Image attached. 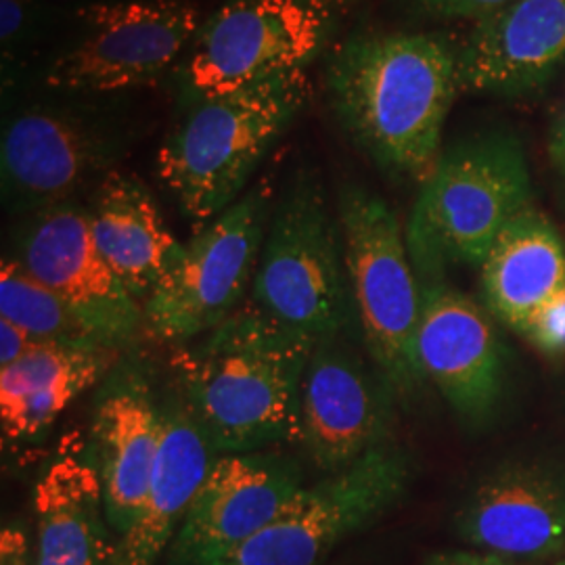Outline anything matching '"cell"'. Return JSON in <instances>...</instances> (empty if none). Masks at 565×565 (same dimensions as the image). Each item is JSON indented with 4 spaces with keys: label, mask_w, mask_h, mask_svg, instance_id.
Listing matches in <instances>:
<instances>
[{
    "label": "cell",
    "mask_w": 565,
    "mask_h": 565,
    "mask_svg": "<svg viewBox=\"0 0 565 565\" xmlns=\"http://www.w3.org/2000/svg\"><path fill=\"white\" fill-rule=\"evenodd\" d=\"M551 153H565V114L562 120L557 121V126L553 128L551 135Z\"/></svg>",
    "instance_id": "obj_30"
},
{
    "label": "cell",
    "mask_w": 565,
    "mask_h": 565,
    "mask_svg": "<svg viewBox=\"0 0 565 565\" xmlns=\"http://www.w3.org/2000/svg\"><path fill=\"white\" fill-rule=\"evenodd\" d=\"M275 202V184L263 179L184 243L179 263L142 303L153 338L170 345L193 342L242 308Z\"/></svg>",
    "instance_id": "obj_8"
},
{
    "label": "cell",
    "mask_w": 565,
    "mask_h": 565,
    "mask_svg": "<svg viewBox=\"0 0 565 565\" xmlns=\"http://www.w3.org/2000/svg\"><path fill=\"white\" fill-rule=\"evenodd\" d=\"M329 2H335V0H329Z\"/></svg>",
    "instance_id": "obj_33"
},
{
    "label": "cell",
    "mask_w": 565,
    "mask_h": 565,
    "mask_svg": "<svg viewBox=\"0 0 565 565\" xmlns=\"http://www.w3.org/2000/svg\"><path fill=\"white\" fill-rule=\"evenodd\" d=\"M315 345L254 302L198 340L172 345L177 390L216 455L298 443L300 392Z\"/></svg>",
    "instance_id": "obj_2"
},
{
    "label": "cell",
    "mask_w": 565,
    "mask_h": 565,
    "mask_svg": "<svg viewBox=\"0 0 565 565\" xmlns=\"http://www.w3.org/2000/svg\"><path fill=\"white\" fill-rule=\"evenodd\" d=\"M121 352L39 342L0 369V427L7 443H30L86 390L102 384Z\"/></svg>",
    "instance_id": "obj_22"
},
{
    "label": "cell",
    "mask_w": 565,
    "mask_h": 565,
    "mask_svg": "<svg viewBox=\"0 0 565 565\" xmlns=\"http://www.w3.org/2000/svg\"><path fill=\"white\" fill-rule=\"evenodd\" d=\"M0 317L20 324L36 342L114 350L74 306L34 279L11 256L2 258L0 264Z\"/></svg>",
    "instance_id": "obj_24"
},
{
    "label": "cell",
    "mask_w": 565,
    "mask_h": 565,
    "mask_svg": "<svg viewBox=\"0 0 565 565\" xmlns=\"http://www.w3.org/2000/svg\"><path fill=\"white\" fill-rule=\"evenodd\" d=\"M338 221L369 356L394 394L411 398L425 382L415 350L422 289L401 218L382 195L345 182L338 193Z\"/></svg>",
    "instance_id": "obj_6"
},
{
    "label": "cell",
    "mask_w": 565,
    "mask_h": 565,
    "mask_svg": "<svg viewBox=\"0 0 565 565\" xmlns=\"http://www.w3.org/2000/svg\"><path fill=\"white\" fill-rule=\"evenodd\" d=\"M34 565H109L116 545L93 457L65 455L49 465L34 488Z\"/></svg>",
    "instance_id": "obj_23"
},
{
    "label": "cell",
    "mask_w": 565,
    "mask_h": 565,
    "mask_svg": "<svg viewBox=\"0 0 565 565\" xmlns=\"http://www.w3.org/2000/svg\"><path fill=\"white\" fill-rule=\"evenodd\" d=\"M162 411V445L147 494L135 524L116 543L109 565L158 564L218 457L179 390L163 398Z\"/></svg>",
    "instance_id": "obj_20"
},
{
    "label": "cell",
    "mask_w": 565,
    "mask_h": 565,
    "mask_svg": "<svg viewBox=\"0 0 565 565\" xmlns=\"http://www.w3.org/2000/svg\"><path fill=\"white\" fill-rule=\"evenodd\" d=\"M465 543L492 555L541 559L565 546V471L509 461L484 476L457 515Z\"/></svg>",
    "instance_id": "obj_18"
},
{
    "label": "cell",
    "mask_w": 565,
    "mask_h": 565,
    "mask_svg": "<svg viewBox=\"0 0 565 565\" xmlns=\"http://www.w3.org/2000/svg\"><path fill=\"white\" fill-rule=\"evenodd\" d=\"M422 315L417 361L467 425L480 427L497 413L505 392L507 350L490 312L446 277L419 279Z\"/></svg>",
    "instance_id": "obj_14"
},
{
    "label": "cell",
    "mask_w": 565,
    "mask_h": 565,
    "mask_svg": "<svg viewBox=\"0 0 565 565\" xmlns=\"http://www.w3.org/2000/svg\"><path fill=\"white\" fill-rule=\"evenodd\" d=\"M11 258L74 306L114 350L126 352L149 333L145 306L103 258L81 205L60 203L25 216Z\"/></svg>",
    "instance_id": "obj_12"
},
{
    "label": "cell",
    "mask_w": 565,
    "mask_h": 565,
    "mask_svg": "<svg viewBox=\"0 0 565 565\" xmlns=\"http://www.w3.org/2000/svg\"><path fill=\"white\" fill-rule=\"evenodd\" d=\"M565 60V0H518L476 21L459 46L461 93L524 95Z\"/></svg>",
    "instance_id": "obj_19"
},
{
    "label": "cell",
    "mask_w": 565,
    "mask_h": 565,
    "mask_svg": "<svg viewBox=\"0 0 565 565\" xmlns=\"http://www.w3.org/2000/svg\"><path fill=\"white\" fill-rule=\"evenodd\" d=\"M425 565H505L499 555L492 553H465L452 551L429 559Z\"/></svg>",
    "instance_id": "obj_29"
},
{
    "label": "cell",
    "mask_w": 565,
    "mask_h": 565,
    "mask_svg": "<svg viewBox=\"0 0 565 565\" xmlns=\"http://www.w3.org/2000/svg\"><path fill=\"white\" fill-rule=\"evenodd\" d=\"M249 302L317 342L352 321L340 221L310 166L289 177L275 202Z\"/></svg>",
    "instance_id": "obj_5"
},
{
    "label": "cell",
    "mask_w": 565,
    "mask_h": 565,
    "mask_svg": "<svg viewBox=\"0 0 565 565\" xmlns=\"http://www.w3.org/2000/svg\"><path fill=\"white\" fill-rule=\"evenodd\" d=\"M84 34L49 63L44 86L61 93H118L163 76L195 41L202 13L186 0H121L78 11Z\"/></svg>",
    "instance_id": "obj_9"
},
{
    "label": "cell",
    "mask_w": 565,
    "mask_h": 565,
    "mask_svg": "<svg viewBox=\"0 0 565 565\" xmlns=\"http://www.w3.org/2000/svg\"><path fill=\"white\" fill-rule=\"evenodd\" d=\"M553 156V162L559 168V172L564 174L565 179V153H551Z\"/></svg>",
    "instance_id": "obj_31"
},
{
    "label": "cell",
    "mask_w": 565,
    "mask_h": 565,
    "mask_svg": "<svg viewBox=\"0 0 565 565\" xmlns=\"http://www.w3.org/2000/svg\"><path fill=\"white\" fill-rule=\"evenodd\" d=\"M0 565H34L30 559V543L20 527L7 525L0 532Z\"/></svg>",
    "instance_id": "obj_28"
},
{
    "label": "cell",
    "mask_w": 565,
    "mask_h": 565,
    "mask_svg": "<svg viewBox=\"0 0 565 565\" xmlns=\"http://www.w3.org/2000/svg\"><path fill=\"white\" fill-rule=\"evenodd\" d=\"M557 565H565V562H559V564H557Z\"/></svg>",
    "instance_id": "obj_32"
},
{
    "label": "cell",
    "mask_w": 565,
    "mask_h": 565,
    "mask_svg": "<svg viewBox=\"0 0 565 565\" xmlns=\"http://www.w3.org/2000/svg\"><path fill=\"white\" fill-rule=\"evenodd\" d=\"M36 0H0V53H2V82L13 78L15 63L32 41L36 30Z\"/></svg>",
    "instance_id": "obj_25"
},
{
    "label": "cell",
    "mask_w": 565,
    "mask_h": 565,
    "mask_svg": "<svg viewBox=\"0 0 565 565\" xmlns=\"http://www.w3.org/2000/svg\"><path fill=\"white\" fill-rule=\"evenodd\" d=\"M88 216L103 258L130 294L147 302L184 247L163 221L153 193L137 177L111 170L99 181Z\"/></svg>",
    "instance_id": "obj_21"
},
{
    "label": "cell",
    "mask_w": 565,
    "mask_h": 565,
    "mask_svg": "<svg viewBox=\"0 0 565 565\" xmlns=\"http://www.w3.org/2000/svg\"><path fill=\"white\" fill-rule=\"evenodd\" d=\"M532 203L530 168L513 135L452 145L422 184L406 226L417 279L446 277L450 264L482 266L507 224Z\"/></svg>",
    "instance_id": "obj_4"
},
{
    "label": "cell",
    "mask_w": 565,
    "mask_h": 565,
    "mask_svg": "<svg viewBox=\"0 0 565 565\" xmlns=\"http://www.w3.org/2000/svg\"><path fill=\"white\" fill-rule=\"evenodd\" d=\"M126 128L99 109L39 103L2 128L0 177L9 212L30 216L67 203L126 149Z\"/></svg>",
    "instance_id": "obj_11"
},
{
    "label": "cell",
    "mask_w": 565,
    "mask_h": 565,
    "mask_svg": "<svg viewBox=\"0 0 565 565\" xmlns=\"http://www.w3.org/2000/svg\"><path fill=\"white\" fill-rule=\"evenodd\" d=\"M324 95L345 137L380 170L424 184L443 156L459 49L443 36L356 34L324 63Z\"/></svg>",
    "instance_id": "obj_1"
},
{
    "label": "cell",
    "mask_w": 565,
    "mask_h": 565,
    "mask_svg": "<svg viewBox=\"0 0 565 565\" xmlns=\"http://www.w3.org/2000/svg\"><path fill=\"white\" fill-rule=\"evenodd\" d=\"M394 390L348 340V331L319 340L303 373L298 443L324 476L340 473L390 443Z\"/></svg>",
    "instance_id": "obj_13"
},
{
    "label": "cell",
    "mask_w": 565,
    "mask_h": 565,
    "mask_svg": "<svg viewBox=\"0 0 565 565\" xmlns=\"http://www.w3.org/2000/svg\"><path fill=\"white\" fill-rule=\"evenodd\" d=\"M302 488L300 463L275 448L218 455L168 546V562L221 559L270 524Z\"/></svg>",
    "instance_id": "obj_15"
},
{
    "label": "cell",
    "mask_w": 565,
    "mask_h": 565,
    "mask_svg": "<svg viewBox=\"0 0 565 565\" xmlns=\"http://www.w3.org/2000/svg\"><path fill=\"white\" fill-rule=\"evenodd\" d=\"M93 415V463L107 524L126 534L135 524L162 445V401L139 364L118 363L99 384Z\"/></svg>",
    "instance_id": "obj_17"
},
{
    "label": "cell",
    "mask_w": 565,
    "mask_h": 565,
    "mask_svg": "<svg viewBox=\"0 0 565 565\" xmlns=\"http://www.w3.org/2000/svg\"><path fill=\"white\" fill-rule=\"evenodd\" d=\"M36 343L39 342L25 329H21L20 324L0 317V369L20 361Z\"/></svg>",
    "instance_id": "obj_27"
},
{
    "label": "cell",
    "mask_w": 565,
    "mask_h": 565,
    "mask_svg": "<svg viewBox=\"0 0 565 565\" xmlns=\"http://www.w3.org/2000/svg\"><path fill=\"white\" fill-rule=\"evenodd\" d=\"M312 95L306 67L181 109L158 151V177L195 231L243 198L270 147Z\"/></svg>",
    "instance_id": "obj_3"
},
{
    "label": "cell",
    "mask_w": 565,
    "mask_h": 565,
    "mask_svg": "<svg viewBox=\"0 0 565 565\" xmlns=\"http://www.w3.org/2000/svg\"><path fill=\"white\" fill-rule=\"evenodd\" d=\"M518 0H408L415 13L429 20H484Z\"/></svg>",
    "instance_id": "obj_26"
},
{
    "label": "cell",
    "mask_w": 565,
    "mask_h": 565,
    "mask_svg": "<svg viewBox=\"0 0 565 565\" xmlns=\"http://www.w3.org/2000/svg\"><path fill=\"white\" fill-rule=\"evenodd\" d=\"M329 0H226L203 21L172 81L179 109L300 70L333 28Z\"/></svg>",
    "instance_id": "obj_7"
},
{
    "label": "cell",
    "mask_w": 565,
    "mask_h": 565,
    "mask_svg": "<svg viewBox=\"0 0 565 565\" xmlns=\"http://www.w3.org/2000/svg\"><path fill=\"white\" fill-rule=\"evenodd\" d=\"M411 480V455L392 440L321 482L303 486L249 541L207 565H319L331 548L396 505Z\"/></svg>",
    "instance_id": "obj_10"
},
{
    "label": "cell",
    "mask_w": 565,
    "mask_h": 565,
    "mask_svg": "<svg viewBox=\"0 0 565 565\" xmlns=\"http://www.w3.org/2000/svg\"><path fill=\"white\" fill-rule=\"evenodd\" d=\"M480 270L492 319L546 356L565 354V239L545 212L522 210Z\"/></svg>",
    "instance_id": "obj_16"
}]
</instances>
